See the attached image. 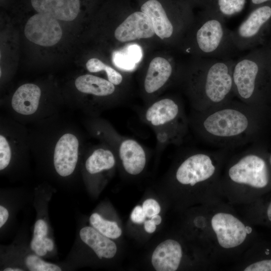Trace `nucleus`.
<instances>
[{
    "label": "nucleus",
    "mask_w": 271,
    "mask_h": 271,
    "mask_svg": "<svg viewBox=\"0 0 271 271\" xmlns=\"http://www.w3.org/2000/svg\"><path fill=\"white\" fill-rule=\"evenodd\" d=\"M211 225L218 244L225 249L241 245L251 231V229L237 217L225 212L215 214L211 218Z\"/></svg>",
    "instance_id": "nucleus-9"
},
{
    "label": "nucleus",
    "mask_w": 271,
    "mask_h": 271,
    "mask_svg": "<svg viewBox=\"0 0 271 271\" xmlns=\"http://www.w3.org/2000/svg\"><path fill=\"white\" fill-rule=\"evenodd\" d=\"M104 71L106 72L108 80L115 85H119L122 81V76L112 67L106 65Z\"/></svg>",
    "instance_id": "nucleus-29"
},
{
    "label": "nucleus",
    "mask_w": 271,
    "mask_h": 271,
    "mask_svg": "<svg viewBox=\"0 0 271 271\" xmlns=\"http://www.w3.org/2000/svg\"><path fill=\"white\" fill-rule=\"evenodd\" d=\"M113 60L114 64L117 67L126 70L133 69L137 64L126 52H114L113 55Z\"/></svg>",
    "instance_id": "nucleus-24"
},
{
    "label": "nucleus",
    "mask_w": 271,
    "mask_h": 271,
    "mask_svg": "<svg viewBox=\"0 0 271 271\" xmlns=\"http://www.w3.org/2000/svg\"><path fill=\"white\" fill-rule=\"evenodd\" d=\"M142 207L146 217L149 218H151L153 216L158 214L161 211L159 204L153 199L146 200L143 204Z\"/></svg>",
    "instance_id": "nucleus-27"
},
{
    "label": "nucleus",
    "mask_w": 271,
    "mask_h": 271,
    "mask_svg": "<svg viewBox=\"0 0 271 271\" xmlns=\"http://www.w3.org/2000/svg\"><path fill=\"white\" fill-rule=\"evenodd\" d=\"M182 257L180 243L168 239L159 244L152 256V263L157 271H175L179 266Z\"/></svg>",
    "instance_id": "nucleus-14"
},
{
    "label": "nucleus",
    "mask_w": 271,
    "mask_h": 271,
    "mask_svg": "<svg viewBox=\"0 0 271 271\" xmlns=\"http://www.w3.org/2000/svg\"><path fill=\"white\" fill-rule=\"evenodd\" d=\"M144 228L146 232L149 233H153L156 229V225L151 219L144 222Z\"/></svg>",
    "instance_id": "nucleus-34"
},
{
    "label": "nucleus",
    "mask_w": 271,
    "mask_h": 271,
    "mask_svg": "<svg viewBox=\"0 0 271 271\" xmlns=\"http://www.w3.org/2000/svg\"><path fill=\"white\" fill-rule=\"evenodd\" d=\"M270 0H251V3L253 6H257Z\"/></svg>",
    "instance_id": "nucleus-38"
},
{
    "label": "nucleus",
    "mask_w": 271,
    "mask_h": 271,
    "mask_svg": "<svg viewBox=\"0 0 271 271\" xmlns=\"http://www.w3.org/2000/svg\"><path fill=\"white\" fill-rule=\"evenodd\" d=\"M151 220L157 225H159L162 222V218L158 214L155 215L151 217Z\"/></svg>",
    "instance_id": "nucleus-37"
},
{
    "label": "nucleus",
    "mask_w": 271,
    "mask_h": 271,
    "mask_svg": "<svg viewBox=\"0 0 271 271\" xmlns=\"http://www.w3.org/2000/svg\"><path fill=\"white\" fill-rule=\"evenodd\" d=\"M106 66V65L97 58H91L86 64L87 69L92 73L104 70Z\"/></svg>",
    "instance_id": "nucleus-30"
},
{
    "label": "nucleus",
    "mask_w": 271,
    "mask_h": 271,
    "mask_svg": "<svg viewBox=\"0 0 271 271\" xmlns=\"http://www.w3.org/2000/svg\"><path fill=\"white\" fill-rule=\"evenodd\" d=\"M115 164L111 151L102 148L95 149L87 159L85 168L90 174H95L112 168Z\"/></svg>",
    "instance_id": "nucleus-20"
},
{
    "label": "nucleus",
    "mask_w": 271,
    "mask_h": 271,
    "mask_svg": "<svg viewBox=\"0 0 271 271\" xmlns=\"http://www.w3.org/2000/svg\"><path fill=\"white\" fill-rule=\"evenodd\" d=\"M144 119L157 132L159 140L167 144L180 143L188 123L183 106L170 98L153 103L145 111Z\"/></svg>",
    "instance_id": "nucleus-4"
},
{
    "label": "nucleus",
    "mask_w": 271,
    "mask_h": 271,
    "mask_svg": "<svg viewBox=\"0 0 271 271\" xmlns=\"http://www.w3.org/2000/svg\"><path fill=\"white\" fill-rule=\"evenodd\" d=\"M194 44L202 58H230L232 52L236 50L225 19L207 9L195 31Z\"/></svg>",
    "instance_id": "nucleus-5"
},
{
    "label": "nucleus",
    "mask_w": 271,
    "mask_h": 271,
    "mask_svg": "<svg viewBox=\"0 0 271 271\" xmlns=\"http://www.w3.org/2000/svg\"><path fill=\"white\" fill-rule=\"evenodd\" d=\"M231 58H202L187 78L193 110L203 111L235 97Z\"/></svg>",
    "instance_id": "nucleus-2"
},
{
    "label": "nucleus",
    "mask_w": 271,
    "mask_h": 271,
    "mask_svg": "<svg viewBox=\"0 0 271 271\" xmlns=\"http://www.w3.org/2000/svg\"><path fill=\"white\" fill-rule=\"evenodd\" d=\"M31 3L38 13L64 21L74 20L80 8V0H31Z\"/></svg>",
    "instance_id": "nucleus-13"
},
{
    "label": "nucleus",
    "mask_w": 271,
    "mask_h": 271,
    "mask_svg": "<svg viewBox=\"0 0 271 271\" xmlns=\"http://www.w3.org/2000/svg\"><path fill=\"white\" fill-rule=\"evenodd\" d=\"M41 94V90L38 86L32 83L23 84L14 93L12 106L20 114H33L38 108Z\"/></svg>",
    "instance_id": "nucleus-15"
},
{
    "label": "nucleus",
    "mask_w": 271,
    "mask_h": 271,
    "mask_svg": "<svg viewBox=\"0 0 271 271\" xmlns=\"http://www.w3.org/2000/svg\"><path fill=\"white\" fill-rule=\"evenodd\" d=\"M228 179L232 183L264 190L271 184V167L267 158L258 150H250L241 155L230 166Z\"/></svg>",
    "instance_id": "nucleus-6"
},
{
    "label": "nucleus",
    "mask_w": 271,
    "mask_h": 271,
    "mask_svg": "<svg viewBox=\"0 0 271 271\" xmlns=\"http://www.w3.org/2000/svg\"><path fill=\"white\" fill-rule=\"evenodd\" d=\"M44 243L47 251H52L54 248V243L52 240L48 237H45L43 240Z\"/></svg>",
    "instance_id": "nucleus-35"
},
{
    "label": "nucleus",
    "mask_w": 271,
    "mask_h": 271,
    "mask_svg": "<svg viewBox=\"0 0 271 271\" xmlns=\"http://www.w3.org/2000/svg\"><path fill=\"white\" fill-rule=\"evenodd\" d=\"M79 141L71 133L63 134L55 146L53 162L57 173L62 177L70 175L74 171L78 158Z\"/></svg>",
    "instance_id": "nucleus-11"
},
{
    "label": "nucleus",
    "mask_w": 271,
    "mask_h": 271,
    "mask_svg": "<svg viewBox=\"0 0 271 271\" xmlns=\"http://www.w3.org/2000/svg\"><path fill=\"white\" fill-rule=\"evenodd\" d=\"M26 265L31 271H61V268L54 264L48 263L41 259L38 256L28 255L25 261Z\"/></svg>",
    "instance_id": "nucleus-23"
},
{
    "label": "nucleus",
    "mask_w": 271,
    "mask_h": 271,
    "mask_svg": "<svg viewBox=\"0 0 271 271\" xmlns=\"http://www.w3.org/2000/svg\"><path fill=\"white\" fill-rule=\"evenodd\" d=\"M9 217L8 210L4 206H0V227H2L6 222Z\"/></svg>",
    "instance_id": "nucleus-33"
},
{
    "label": "nucleus",
    "mask_w": 271,
    "mask_h": 271,
    "mask_svg": "<svg viewBox=\"0 0 271 271\" xmlns=\"http://www.w3.org/2000/svg\"><path fill=\"white\" fill-rule=\"evenodd\" d=\"M4 271H22L23 269L20 268H11V267H8L5 268Z\"/></svg>",
    "instance_id": "nucleus-39"
},
{
    "label": "nucleus",
    "mask_w": 271,
    "mask_h": 271,
    "mask_svg": "<svg viewBox=\"0 0 271 271\" xmlns=\"http://www.w3.org/2000/svg\"><path fill=\"white\" fill-rule=\"evenodd\" d=\"M246 0H207L206 9L225 19L241 12Z\"/></svg>",
    "instance_id": "nucleus-21"
},
{
    "label": "nucleus",
    "mask_w": 271,
    "mask_h": 271,
    "mask_svg": "<svg viewBox=\"0 0 271 271\" xmlns=\"http://www.w3.org/2000/svg\"><path fill=\"white\" fill-rule=\"evenodd\" d=\"M79 235L82 241L93 250L99 259L111 258L115 255V243L93 227L82 228Z\"/></svg>",
    "instance_id": "nucleus-18"
},
{
    "label": "nucleus",
    "mask_w": 271,
    "mask_h": 271,
    "mask_svg": "<svg viewBox=\"0 0 271 271\" xmlns=\"http://www.w3.org/2000/svg\"><path fill=\"white\" fill-rule=\"evenodd\" d=\"M244 271H271V258L261 259L247 265Z\"/></svg>",
    "instance_id": "nucleus-28"
},
{
    "label": "nucleus",
    "mask_w": 271,
    "mask_h": 271,
    "mask_svg": "<svg viewBox=\"0 0 271 271\" xmlns=\"http://www.w3.org/2000/svg\"><path fill=\"white\" fill-rule=\"evenodd\" d=\"M75 85L81 92L99 97L112 94L115 90V85L99 77L90 74L81 75L76 78Z\"/></svg>",
    "instance_id": "nucleus-19"
},
{
    "label": "nucleus",
    "mask_w": 271,
    "mask_h": 271,
    "mask_svg": "<svg viewBox=\"0 0 271 271\" xmlns=\"http://www.w3.org/2000/svg\"><path fill=\"white\" fill-rule=\"evenodd\" d=\"M141 10L151 20L155 34L158 37L163 39L172 36L174 31V26L159 1L149 0L142 5Z\"/></svg>",
    "instance_id": "nucleus-17"
},
{
    "label": "nucleus",
    "mask_w": 271,
    "mask_h": 271,
    "mask_svg": "<svg viewBox=\"0 0 271 271\" xmlns=\"http://www.w3.org/2000/svg\"><path fill=\"white\" fill-rule=\"evenodd\" d=\"M25 35L29 41L36 44L52 46L60 40L62 31L57 19L38 13L27 22Z\"/></svg>",
    "instance_id": "nucleus-10"
},
{
    "label": "nucleus",
    "mask_w": 271,
    "mask_h": 271,
    "mask_svg": "<svg viewBox=\"0 0 271 271\" xmlns=\"http://www.w3.org/2000/svg\"><path fill=\"white\" fill-rule=\"evenodd\" d=\"M89 222L93 228L109 238L116 239L121 235V229L116 222L105 220L98 213L90 216Z\"/></svg>",
    "instance_id": "nucleus-22"
},
{
    "label": "nucleus",
    "mask_w": 271,
    "mask_h": 271,
    "mask_svg": "<svg viewBox=\"0 0 271 271\" xmlns=\"http://www.w3.org/2000/svg\"><path fill=\"white\" fill-rule=\"evenodd\" d=\"M265 215L267 220L271 223V201L269 202L266 207Z\"/></svg>",
    "instance_id": "nucleus-36"
},
{
    "label": "nucleus",
    "mask_w": 271,
    "mask_h": 271,
    "mask_svg": "<svg viewBox=\"0 0 271 271\" xmlns=\"http://www.w3.org/2000/svg\"><path fill=\"white\" fill-rule=\"evenodd\" d=\"M11 159V150L6 138L0 136V170L5 169L9 164Z\"/></svg>",
    "instance_id": "nucleus-25"
},
{
    "label": "nucleus",
    "mask_w": 271,
    "mask_h": 271,
    "mask_svg": "<svg viewBox=\"0 0 271 271\" xmlns=\"http://www.w3.org/2000/svg\"><path fill=\"white\" fill-rule=\"evenodd\" d=\"M270 19L271 7L263 6L253 10L235 30H231L235 49L242 51L254 46Z\"/></svg>",
    "instance_id": "nucleus-8"
},
{
    "label": "nucleus",
    "mask_w": 271,
    "mask_h": 271,
    "mask_svg": "<svg viewBox=\"0 0 271 271\" xmlns=\"http://www.w3.org/2000/svg\"><path fill=\"white\" fill-rule=\"evenodd\" d=\"M268 162H269V165H270V166L271 167V154L268 156Z\"/></svg>",
    "instance_id": "nucleus-40"
},
{
    "label": "nucleus",
    "mask_w": 271,
    "mask_h": 271,
    "mask_svg": "<svg viewBox=\"0 0 271 271\" xmlns=\"http://www.w3.org/2000/svg\"><path fill=\"white\" fill-rule=\"evenodd\" d=\"M192 111L190 123L196 133L205 142L224 148L255 138L264 112L234 99L203 111Z\"/></svg>",
    "instance_id": "nucleus-1"
},
{
    "label": "nucleus",
    "mask_w": 271,
    "mask_h": 271,
    "mask_svg": "<svg viewBox=\"0 0 271 271\" xmlns=\"http://www.w3.org/2000/svg\"><path fill=\"white\" fill-rule=\"evenodd\" d=\"M126 53L131 59L138 63L142 57V51L140 46L133 44L128 46L126 48Z\"/></svg>",
    "instance_id": "nucleus-32"
},
{
    "label": "nucleus",
    "mask_w": 271,
    "mask_h": 271,
    "mask_svg": "<svg viewBox=\"0 0 271 271\" xmlns=\"http://www.w3.org/2000/svg\"><path fill=\"white\" fill-rule=\"evenodd\" d=\"M202 2H203V3L204 4V5H205L206 2H207V0H202Z\"/></svg>",
    "instance_id": "nucleus-41"
},
{
    "label": "nucleus",
    "mask_w": 271,
    "mask_h": 271,
    "mask_svg": "<svg viewBox=\"0 0 271 271\" xmlns=\"http://www.w3.org/2000/svg\"><path fill=\"white\" fill-rule=\"evenodd\" d=\"M262 54L259 51H252L235 61L232 74L235 97L265 111L271 79Z\"/></svg>",
    "instance_id": "nucleus-3"
},
{
    "label": "nucleus",
    "mask_w": 271,
    "mask_h": 271,
    "mask_svg": "<svg viewBox=\"0 0 271 271\" xmlns=\"http://www.w3.org/2000/svg\"><path fill=\"white\" fill-rule=\"evenodd\" d=\"M146 217L143 207L139 205L134 208L130 215L131 221L137 224L143 223L145 222Z\"/></svg>",
    "instance_id": "nucleus-31"
},
{
    "label": "nucleus",
    "mask_w": 271,
    "mask_h": 271,
    "mask_svg": "<svg viewBox=\"0 0 271 271\" xmlns=\"http://www.w3.org/2000/svg\"><path fill=\"white\" fill-rule=\"evenodd\" d=\"M218 171V155L197 152L188 156L178 167L175 177L181 184L194 186L213 179Z\"/></svg>",
    "instance_id": "nucleus-7"
},
{
    "label": "nucleus",
    "mask_w": 271,
    "mask_h": 271,
    "mask_svg": "<svg viewBox=\"0 0 271 271\" xmlns=\"http://www.w3.org/2000/svg\"><path fill=\"white\" fill-rule=\"evenodd\" d=\"M173 67L166 59L157 57L154 58L149 66L144 80L145 91L153 94L161 89L172 76Z\"/></svg>",
    "instance_id": "nucleus-16"
},
{
    "label": "nucleus",
    "mask_w": 271,
    "mask_h": 271,
    "mask_svg": "<svg viewBox=\"0 0 271 271\" xmlns=\"http://www.w3.org/2000/svg\"><path fill=\"white\" fill-rule=\"evenodd\" d=\"M48 232V226L46 222L39 219L36 221L34 226L33 238L31 241L32 243H40L43 242Z\"/></svg>",
    "instance_id": "nucleus-26"
},
{
    "label": "nucleus",
    "mask_w": 271,
    "mask_h": 271,
    "mask_svg": "<svg viewBox=\"0 0 271 271\" xmlns=\"http://www.w3.org/2000/svg\"><path fill=\"white\" fill-rule=\"evenodd\" d=\"M155 34L153 23L149 17L142 12L130 15L114 32L119 41L125 42L137 39L148 38Z\"/></svg>",
    "instance_id": "nucleus-12"
}]
</instances>
